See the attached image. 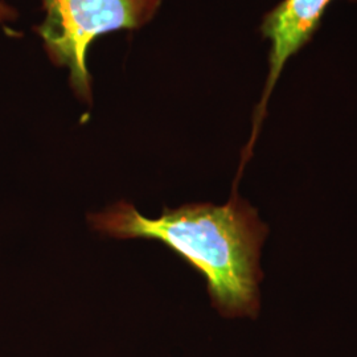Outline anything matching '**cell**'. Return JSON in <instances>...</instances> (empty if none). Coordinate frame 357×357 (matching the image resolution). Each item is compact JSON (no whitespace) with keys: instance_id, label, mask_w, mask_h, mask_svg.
<instances>
[{"instance_id":"cell-1","label":"cell","mask_w":357,"mask_h":357,"mask_svg":"<svg viewBox=\"0 0 357 357\" xmlns=\"http://www.w3.org/2000/svg\"><path fill=\"white\" fill-rule=\"evenodd\" d=\"M101 236L165 243L205 282L212 306L225 318H257L264 280L261 249L268 227L252 205L233 190L224 205L191 203L158 218L143 216L128 202H118L88 216Z\"/></svg>"},{"instance_id":"cell-2","label":"cell","mask_w":357,"mask_h":357,"mask_svg":"<svg viewBox=\"0 0 357 357\" xmlns=\"http://www.w3.org/2000/svg\"><path fill=\"white\" fill-rule=\"evenodd\" d=\"M162 0H43L44 22L36 32L52 61L69 70L78 98L91 103V77L86 54L105 33L137 29L150 22Z\"/></svg>"},{"instance_id":"cell-3","label":"cell","mask_w":357,"mask_h":357,"mask_svg":"<svg viewBox=\"0 0 357 357\" xmlns=\"http://www.w3.org/2000/svg\"><path fill=\"white\" fill-rule=\"evenodd\" d=\"M333 1L336 0H281L264 16L259 31L270 45L268 76L253 116L252 137L243 150L240 167L243 168L253 155L258 132L266 116L270 97L282 73L289 61L314 38L323 16Z\"/></svg>"},{"instance_id":"cell-4","label":"cell","mask_w":357,"mask_h":357,"mask_svg":"<svg viewBox=\"0 0 357 357\" xmlns=\"http://www.w3.org/2000/svg\"><path fill=\"white\" fill-rule=\"evenodd\" d=\"M15 17H16V13L13 7H10L8 4L0 0V26L7 22H13Z\"/></svg>"}]
</instances>
